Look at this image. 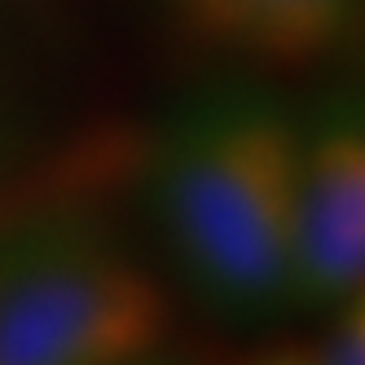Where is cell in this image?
I'll use <instances>...</instances> for the list:
<instances>
[{"label": "cell", "instance_id": "cell-1", "mask_svg": "<svg viewBox=\"0 0 365 365\" xmlns=\"http://www.w3.org/2000/svg\"><path fill=\"white\" fill-rule=\"evenodd\" d=\"M299 123L259 93L185 106L154 154V216L180 277L229 317L291 304Z\"/></svg>", "mask_w": 365, "mask_h": 365}, {"label": "cell", "instance_id": "cell-2", "mask_svg": "<svg viewBox=\"0 0 365 365\" xmlns=\"http://www.w3.org/2000/svg\"><path fill=\"white\" fill-rule=\"evenodd\" d=\"M168 286L106 225L0 229V365H137L168 348Z\"/></svg>", "mask_w": 365, "mask_h": 365}, {"label": "cell", "instance_id": "cell-3", "mask_svg": "<svg viewBox=\"0 0 365 365\" xmlns=\"http://www.w3.org/2000/svg\"><path fill=\"white\" fill-rule=\"evenodd\" d=\"M365 286V119L339 97L299 128L291 180V304L334 308Z\"/></svg>", "mask_w": 365, "mask_h": 365}, {"label": "cell", "instance_id": "cell-4", "mask_svg": "<svg viewBox=\"0 0 365 365\" xmlns=\"http://www.w3.org/2000/svg\"><path fill=\"white\" fill-rule=\"evenodd\" d=\"M180 36L273 71H312L348 58L365 0H168Z\"/></svg>", "mask_w": 365, "mask_h": 365}, {"label": "cell", "instance_id": "cell-5", "mask_svg": "<svg viewBox=\"0 0 365 365\" xmlns=\"http://www.w3.org/2000/svg\"><path fill=\"white\" fill-rule=\"evenodd\" d=\"M334 322L308 365H365V295L334 304Z\"/></svg>", "mask_w": 365, "mask_h": 365}, {"label": "cell", "instance_id": "cell-6", "mask_svg": "<svg viewBox=\"0 0 365 365\" xmlns=\"http://www.w3.org/2000/svg\"><path fill=\"white\" fill-rule=\"evenodd\" d=\"M137 365H180V361L168 356V352H154V356H145V361H137Z\"/></svg>", "mask_w": 365, "mask_h": 365}, {"label": "cell", "instance_id": "cell-7", "mask_svg": "<svg viewBox=\"0 0 365 365\" xmlns=\"http://www.w3.org/2000/svg\"><path fill=\"white\" fill-rule=\"evenodd\" d=\"M277 365H308V361H277Z\"/></svg>", "mask_w": 365, "mask_h": 365}]
</instances>
